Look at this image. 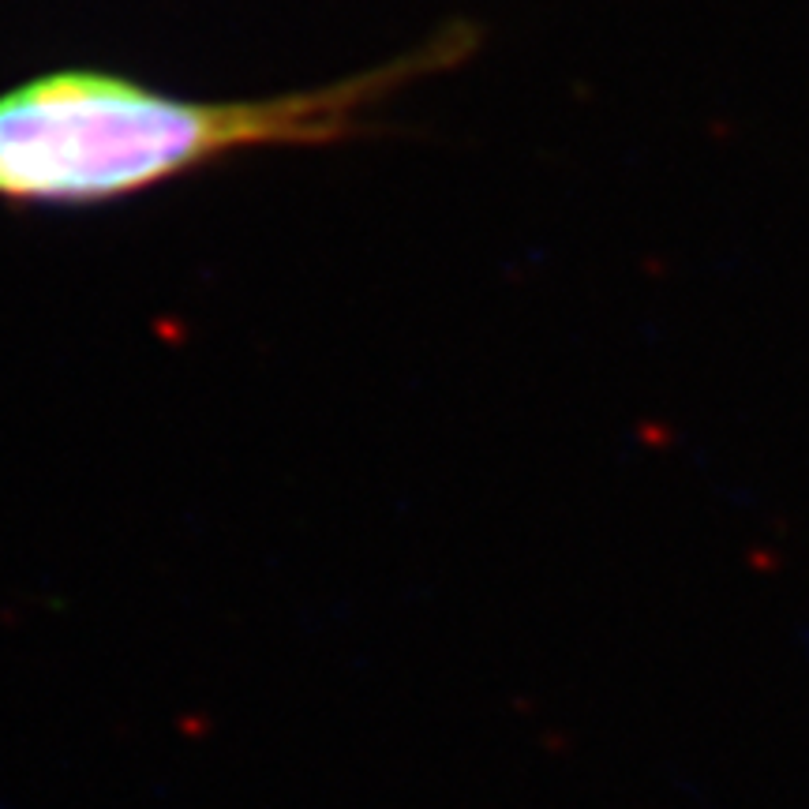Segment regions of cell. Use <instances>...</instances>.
<instances>
[{"instance_id":"obj_1","label":"cell","mask_w":809,"mask_h":809,"mask_svg":"<svg viewBox=\"0 0 809 809\" xmlns=\"http://www.w3.org/2000/svg\"><path fill=\"white\" fill-rule=\"evenodd\" d=\"M472 23L439 27L379 68L274 98L199 102L128 75L60 68L0 94V203L94 206L266 147H334L412 83L476 53Z\"/></svg>"}]
</instances>
